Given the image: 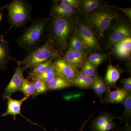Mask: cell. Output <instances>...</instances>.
<instances>
[{
	"label": "cell",
	"instance_id": "8992f818",
	"mask_svg": "<svg viewBox=\"0 0 131 131\" xmlns=\"http://www.w3.org/2000/svg\"><path fill=\"white\" fill-rule=\"evenodd\" d=\"M75 33L84 43L87 51L100 49L97 36L85 22L81 21L78 22Z\"/></svg>",
	"mask_w": 131,
	"mask_h": 131
},
{
	"label": "cell",
	"instance_id": "30bf717a",
	"mask_svg": "<svg viewBox=\"0 0 131 131\" xmlns=\"http://www.w3.org/2000/svg\"><path fill=\"white\" fill-rule=\"evenodd\" d=\"M54 64L58 76L61 77L71 81L80 72L70 65L63 58L59 57L55 59Z\"/></svg>",
	"mask_w": 131,
	"mask_h": 131
},
{
	"label": "cell",
	"instance_id": "277c9868",
	"mask_svg": "<svg viewBox=\"0 0 131 131\" xmlns=\"http://www.w3.org/2000/svg\"><path fill=\"white\" fill-rule=\"evenodd\" d=\"M49 18H39L33 20L32 24L24 31L17 40L18 46L28 52L38 47L42 41Z\"/></svg>",
	"mask_w": 131,
	"mask_h": 131
},
{
	"label": "cell",
	"instance_id": "f1b7e54d",
	"mask_svg": "<svg viewBox=\"0 0 131 131\" xmlns=\"http://www.w3.org/2000/svg\"><path fill=\"white\" fill-rule=\"evenodd\" d=\"M107 54L94 53L90 55L87 58L86 60L93 65L98 67L99 65L107 61Z\"/></svg>",
	"mask_w": 131,
	"mask_h": 131
},
{
	"label": "cell",
	"instance_id": "5bb4252c",
	"mask_svg": "<svg viewBox=\"0 0 131 131\" xmlns=\"http://www.w3.org/2000/svg\"><path fill=\"white\" fill-rule=\"evenodd\" d=\"M27 97L25 96L21 100H17L13 99L11 96H7L6 97L5 99H7V108L6 112L2 115V117H5L8 115H13L14 117V120H16V115H20V116H22L28 122H30L32 124H35L39 126L37 124L33 123L30 121V120L27 118L24 115L21 114V105L23 102L25 101L26 100L28 99Z\"/></svg>",
	"mask_w": 131,
	"mask_h": 131
},
{
	"label": "cell",
	"instance_id": "3957f363",
	"mask_svg": "<svg viewBox=\"0 0 131 131\" xmlns=\"http://www.w3.org/2000/svg\"><path fill=\"white\" fill-rule=\"evenodd\" d=\"M104 7L87 15L85 23L89 26L97 37H104L105 33L114 20L119 19V15L111 9Z\"/></svg>",
	"mask_w": 131,
	"mask_h": 131
},
{
	"label": "cell",
	"instance_id": "ffe728a7",
	"mask_svg": "<svg viewBox=\"0 0 131 131\" xmlns=\"http://www.w3.org/2000/svg\"><path fill=\"white\" fill-rule=\"evenodd\" d=\"M48 90H61L72 86L70 81L61 77L57 76L47 84Z\"/></svg>",
	"mask_w": 131,
	"mask_h": 131
},
{
	"label": "cell",
	"instance_id": "e0dca14e",
	"mask_svg": "<svg viewBox=\"0 0 131 131\" xmlns=\"http://www.w3.org/2000/svg\"><path fill=\"white\" fill-rule=\"evenodd\" d=\"M51 7L50 11L51 18H61L66 16H72L77 12V8L66 6L61 5L56 1Z\"/></svg>",
	"mask_w": 131,
	"mask_h": 131
},
{
	"label": "cell",
	"instance_id": "836d02e7",
	"mask_svg": "<svg viewBox=\"0 0 131 131\" xmlns=\"http://www.w3.org/2000/svg\"><path fill=\"white\" fill-rule=\"evenodd\" d=\"M120 131H131V125L130 124H126L125 127Z\"/></svg>",
	"mask_w": 131,
	"mask_h": 131
},
{
	"label": "cell",
	"instance_id": "ba28073f",
	"mask_svg": "<svg viewBox=\"0 0 131 131\" xmlns=\"http://www.w3.org/2000/svg\"><path fill=\"white\" fill-rule=\"evenodd\" d=\"M116 117L110 113L103 112L95 118L91 123L92 131H113L116 129L114 119Z\"/></svg>",
	"mask_w": 131,
	"mask_h": 131
},
{
	"label": "cell",
	"instance_id": "f546056e",
	"mask_svg": "<svg viewBox=\"0 0 131 131\" xmlns=\"http://www.w3.org/2000/svg\"><path fill=\"white\" fill-rule=\"evenodd\" d=\"M55 1L59 4L64 5L66 6L78 9L81 2V1L80 0H59Z\"/></svg>",
	"mask_w": 131,
	"mask_h": 131
},
{
	"label": "cell",
	"instance_id": "7c38bea8",
	"mask_svg": "<svg viewBox=\"0 0 131 131\" xmlns=\"http://www.w3.org/2000/svg\"><path fill=\"white\" fill-rule=\"evenodd\" d=\"M88 54V52L76 51L69 47L63 58L70 65L79 70L86 60Z\"/></svg>",
	"mask_w": 131,
	"mask_h": 131
},
{
	"label": "cell",
	"instance_id": "9a60e30c",
	"mask_svg": "<svg viewBox=\"0 0 131 131\" xmlns=\"http://www.w3.org/2000/svg\"><path fill=\"white\" fill-rule=\"evenodd\" d=\"M114 51L119 58H129L131 52V37L124 39L114 45Z\"/></svg>",
	"mask_w": 131,
	"mask_h": 131
},
{
	"label": "cell",
	"instance_id": "d6986e66",
	"mask_svg": "<svg viewBox=\"0 0 131 131\" xmlns=\"http://www.w3.org/2000/svg\"><path fill=\"white\" fill-rule=\"evenodd\" d=\"M93 86L92 89L96 94L101 102L103 98V94L109 89L107 86L103 79L101 76L96 75L93 77Z\"/></svg>",
	"mask_w": 131,
	"mask_h": 131
},
{
	"label": "cell",
	"instance_id": "4316f807",
	"mask_svg": "<svg viewBox=\"0 0 131 131\" xmlns=\"http://www.w3.org/2000/svg\"><path fill=\"white\" fill-rule=\"evenodd\" d=\"M81 69L80 72L86 76L93 77L98 75L97 67L93 65L87 60L84 62Z\"/></svg>",
	"mask_w": 131,
	"mask_h": 131
},
{
	"label": "cell",
	"instance_id": "6da1fadb",
	"mask_svg": "<svg viewBox=\"0 0 131 131\" xmlns=\"http://www.w3.org/2000/svg\"><path fill=\"white\" fill-rule=\"evenodd\" d=\"M61 57V53L49 36L44 44L28 52L25 58L21 61H18L17 63L26 69L31 70L39 64Z\"/></svg>",
	"mask_w": 131,
	"mask_h": 131
},
{
	"label": "cell",
	"instance_id": "7a4b0ae2",
	"mask_svg": "<svg viewBox=\"0 0 131 131\" xmlns=\"http://www.w3.org/2000/svg\"><path fill=\"white\" fill-rule=\"evenodd\" d=\"M52 19L51 34L49 36L61 53L66 49L71 33L76 28L78 21L74 15Z\"/></svg>",
	"mask_w": 131,
	"mask_h": 131
},
{
	"label": "cell",
	"instance_id": "4dcf8cb0",
	"mask_svg": "<svg viewBox=\"0 0 131 131\" xmlns=\"http://www.w3.org/2000/svg\"><path fill=\"white\" fill-rule=\"evenodd\" d=\"M122 88L129 92H131V78H123L120 80Z\"/></svg>",
	"mask_w": 131,
	"mask_h": 131
},
{
	"label": "cell",
	"instance_id": "5b68a950",
	"mask_svg": "<svg viewBox=\"0 0 131 131\" xmlns=\"http://www.w3.org/2000/svg\"><path fill=\"white\" fill-rule=\"evenodd\" d=\"M2 8L7 9L8 20L12 27H24L27 21L32 20L30 17L31 7L26 1L14 0Z\"/></svg>",
	"mask_w": 131,
	"mask_h": 131
},
{
	"label": "cell",
	"instance_id": "4fadbf2b",
	"mask_svg": "<svg viewBox=\"0 0 131 131\" xmlns=\"http://www.w3.org/2000/svg\"><path fill=\"white\" fill-rule=\"evenodd\" d=\"M124 71L118 65H113L110 58V64L108 65L105 76L103 79L105 83L109 89L112 88H117L116 83Z\"/></svg>",
	"mask_w": 131,
	"mask_h": 131
},
{
	"label": "cell",
	"instance_id": "ac0fdd59",
	"mask_svg": "<svg viewBox=\"0 0 131 131\" xmlns=\"http://www.w3.org/2000/svg\"><path fill=\"white\" fill-rule=\"evenodd\" d=\"M93 77L86 76L79 72L77 75L71 81L72 86H75L81 89H92Z\"/></svg>",
	"mask_w": 131,
	"mask_h": 131
},
{
	"label": "cell",
	"instance_id": "52a82bcc",
	"mask_svg": "<svg viewBox=\"0 0 131 131\" xmlns=\"http://www.w3.org/2000/svg\"><path fill=\"white\" fill-rule=\"evenodd\" d=\"M116 22L110 25V32L107 37L108 42L110 45H114L124 39L131 37L130 25L124 20Z\"/></svg>",
	"mask_w": 131,
	"mask_h": 131
},
{
	"label": "cell",
	"instance_id": "1f68e13d",
	"mask_svg": "<svg viewBox=\"0 0 131 131\" xmlns=\"http://www.w3.org/2000/svg\"><path fill=\"white\" fill-rule=\"evenodd\" d=\"M114 9H118V10H120L121 12L124 13L128 17L129 19L131 20V8H123L118 7L115 6H111Z\"/></svg>",
	"mask_w": 131,
	"mask_h": 131
},
{
	"label": "cell",
	"instance_id": "d4e9b609",
	"mask_svg": "<svg viewBox=\"0 0 131 131\" xmlns=\"http://www.w3.org/2000/svg\"><path fill=\"white\" fill-rule=\"evenodd\" d=\"M57 76H58L57 74L53 63L50 66L47 68L44 72L33 78L40 79L47 84L52 81Z\"/></svg>",
	"mask_w": 131,
	"mask_h": 131
},
{
	"label": "cell",
	"instance_id": "7402d4cb",
	"mask_svg": "<svg viewBox=\"0 0 131 131\" xmlns=\"http://www.w3.org/2000/svg\"><path fill=\"white\" fill-rule=\"evenodd\" d=\"M54 59H52L45 62L39 64L31 70L28 74V79H31L36 77L44 72L47 68L53 63Z\"/></svg>",
	"mask_w": 131,
	"mask_h": 131
},
{
	"label": "cell",
	"instance_id": "44dd1931",
	"mask_svg": "<svg viewBox=\"0 0 131 131\" xmlns=\"http://www.w3.org/2000/svg\"><path fill=\"white\" fill-rule=\"evenodd\" d=\"M102 2L98 0H82L78 9L87 15L100 7Z\"/></svg>",
	"mask_w": 131,
	"mask_h": 131
},
{
	"label": "cell",
	"instance_id": "8fae6325",
	"mask_svg": "<svg viewBox=\"0 0 131 131\" xmlns=\"http://www.w3.org/2000/svg\"><path fill=\"white\" fill-rule=\"evenodd\" d=\"M131 92H129L123 88H118L111 91L108 90L103 96L101 103L108 104H123L125 100Z\"/></svg>",
	"mask_w": 131,
	"mask_h": 131
},
{
	"label": "cell",
	"instance_id": "603a6c76",
	"mask_svg": "<svg viewBox=\"0 0 131 131\" xmlns=\"http://www.w3.org/2000/svg\"><path fill=\"white\" fill-rule=\"evenodd\" d=\"M123 105L125 106V110L121 116L119 117V119L122 123L126 124H130L131 117V93L126 98Z\"/></svg>",
	"mask_w": 131,
	"mask_h": 131
},
{
	"label": "cell",
	"instance_id": "cb8c5ba5",
	"mask_svg": "<svg viewBox=\"0 0 131 131\" xmlns=\"http://www.w3.org/2000/svg\"><path fill=\"white\" fill-rule=\"evenodd\" d=\"M69 46L75 51L82 52H87L86 48L84 43L75 33L69 39Z\"/></svg>",
	"mask_w": 131,
	"mask_h": 131
},
{
	"label": "cell",
	"instance_id": "484cf974",
	"mask_svg": "<svg viewBox=\"0 0 131 131\" xmlns=\"http://www.w3.org/2000/svg\"><path fill=\"white\" fill-rule=\"evenodd\" d=\"M20 91L24 94L25 96L28 98L30 96L33 97L35 93V87L32 83L30 80L25 78L23 79Z\"/></svg>",
	"mask_w": 131,
	"mask_h": 131
},
{
	"label": "cell",
	"instance_id": "e575fe53",
	"mask_svg": "<svg viewBox=\"0 0 131 131\" xmlns=\"http://www.w3.org/2000/svg\"><path fill=\"white\" fill-rule=\"evenodd\" d=\"M2 8L0 7V21H1L3 18L2 12Z\"/></svg>",
	"mask_w": 131,
	"mask_h": 131
},
{
	"label": "cell",
	"instance_id": "9c48e42d",
	"mask_svg": "<svg viewBox=\"0 0 131 131\" xmlns=\"http://www.w3.org/2000/svg\"><path fill=\"white\" fill-rule=\"evenodd\" d=\"M26 70V69L24 67L18 65L10 82L5 88L3 94V98L4 100L7 96H11L14 93L20 91L22 82L24 78V72Z\"/></svg>",
	"mask_w": 131,
	"mask_h": 131
},
{
	"label": "cell",
	"instance_id": "83f0119b",
	"mask_svg": "<svg viewBox=\"0 0 131 131\" xmlns=\"http://www.w3.org/2000/svg\"><path fill=\"white\" fill-rule=\"evenodd\" d=\"M30 80L33 84L35 90V93L33 98L45 93L48 91L47 84L42 80L37 78H31Z\"/></svg>",
	"mask_w": 131,
	"mask_h": 131
},
{
	"label": "cell",
	"instance_id": "2e32d148",
	"mask_svg": "<svg viewBox=\"0 0 131 131\" xmlns=\"http://www.w3.org/2000/svg\"><path fill=\"white\" fill-rule=\"evenodd\" d=\"M10 61L18 62V60L12 56L10 54L9 43L3 39L0 38V69H5L7 64Z\"/></svg>",
	"mask_w": 131,
	"mask_h": 131
},
{
	"label": "cell",
	"instance_id": "d6a6232c",
	"mask_svg": "<svg viewBox=\"0 0 131 131\" xmlns=\"http://www.w3.org/2000/svg\"><path fill=\"white\" fill-rule=\"evenodd\" d=\"M90 118H88V119L86 120L85 121H84V122H83L82 124L81 127V129H80V130L79 131H84V127H85V126H86V125L87 122H88V121L90 119ZM43 129L45 131H47V130H46L45 129H44V128H43Z\"/></svg>",
	"mask_w": 131,
	"mask_h": 131
}]
</instances>
